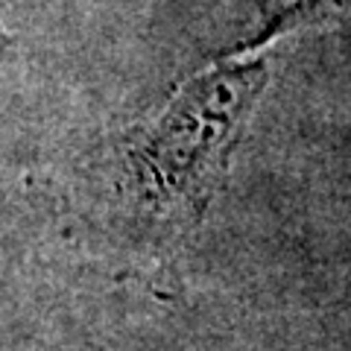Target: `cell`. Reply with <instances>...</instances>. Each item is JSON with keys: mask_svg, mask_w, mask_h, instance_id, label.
<instances>
[{"mask_svg": "<svg viewBox=\"0 0 351 351\" xmlns=\"http://www.w3.org/2000/svg\"><path fill=\"white\" fill-rule=\"evenodd\" d=\"M263 82L267 64H240L208 73L176 97L161 123L132 147L141 191L152 208L199 211L211 199Z\"/></svg>", "mask_w": 351, "mask_h": 351, "instance_id": "cell-1", "label": "cell"}]
</instances>
